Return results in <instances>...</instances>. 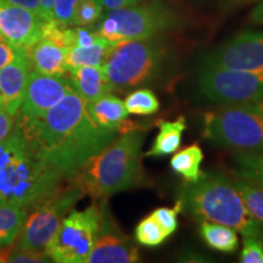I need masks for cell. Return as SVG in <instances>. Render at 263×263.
<instances>
[{"mask_svg":"<svg viewBox=\"0 0 263 263\" xmlns=\"http://www.w3.org/2000/svg\"><path fill=\"white\" fill-rule=\"evenodd\" d=\"M15 127L37 155L61 172L66 179L118 136L117 130L99 127L91 120L85 101L71 90L39 117L17 116Z\"/></svg>","mask_w":263,"mask_h":263,"instance_id":"cell-1","label":"cell"},{"mask_svg":"<svg viewBox=\"0 0 263 263\" xmlns=\"http://www.w3.org/2000/svg\"><path fill=\"white\" fill-rule=\"evenodd\" d=\"M66 180L64 174L33 151L16 127L0 141V202L31 210Z\"/></svg>","mask_w":263,"mask_h":263,"instance_id":"cell-2","label":"cell"},{"mask_svg":"<svg viewBox=\"0 0 263 263\" xmlns=\"http://www.w3.org/2000/svg\"><path fill=\"white\" fill-rule=\"evenodd\" d=\"M144 139L145 134L141 129L117 136L72 179L94 200H105L114 194L144 185L147 182L141 163Z\"/></svg>","mask_w":263,"mask_h":263,"instance_id":"cell-3","label":"cell"},{"mask_svg":"<svg viewBox=\"0 0 263 263\" xmlns=\"http://www.w3.org/2000/svg\"><path fill=\"white\" fill-rule=\"evenodd\" d=\"M183 210L196 221H207L230 227L242 236L263 241V227L250 216L232 178L222 173L202 172L196 182L179 189Z\"/></svg>","mask_w":263,"mask_h":263,"instance_id":"cell-4","label":"cell"},{"mask_svg":"<svg viewBox=\"0 0 263 263\" xmlns=\"http://www.w3.org/2000/svg\"><path fill=\"white\" fill-rule=\"evenodd\" d=\"M168 65V49L159 37L115 43L103 68L114 89L154 84L162 77Z\"/></svg>","mask_w":263,"mask_h":263,"instance_id":"cell-5","label":"cell"},{"mask_svg":"<svg viewBox=\"0 0 263 263\" xmlns=\"http://www.w3.org/2000/svg\"><path fill=\"white\" fill-rule=\"evenodd\" d=\"M182 25V16L162 0L108 10L99 20L97 32L108 42L159 37Z\"/></svg>","mask_w":263,"mask_h":263,"instance_id":"cell-6","label":"cell"},{"mask_svg":"<svg viewBox=\"0 0 263 263\" xmlns=\"http://www.w3.org/2000/svg\"><path fill=\"white\" fill-rule=\"evenodd\" d=\"M203 137L240 154H263V117L252 104L222 105L203 116Z\"/></svg>","mask_w":263,"mask_h":263,"instance_id":"cell-7","label":"cell"},{"mask_svg":"<svg viewBox=\"0 0 263 263\" xmlns=\"http://www.w3.org/2000/svg\"><path fill=\"white\" fill-rule=\"evenodd\" d=\"M104 206L97 203L72 211L62 219L44 251L52 262L84 263L89 256L101 226Z\"/></svg>","mask_w":263,"mask_h":263,"instance_id":"cell-8","label":"cell"},{"mask_svg":"<svg viewBox=\"0 0 263 263\" xmlns=\"http://www.w3.org/2000/svg\"><path fill=\"white\" fill-rule=\"evenodd\" d=\"M70 182V185H61L50 196L32 207L18 235L17 248L45 249L49 240L60 227L62 219L85 195L80 184L72 178Z\"/></svg>","mask_w":263,"mask_h":263,"instance_id":"cell-9","label":"cell"},{"mask_svg":"<svg viewBox=\"0 0 263 263\" xmlns=\"http://www.w3.org/2000/svg\"><path fill=\"white\" fill-rule=\"evenodd\" d=\"M197 90L202 98L216 104L256 103L263 99V72L201 66Z\"/></svg>","mask_w":263,"mask_h":263,"instance_id":"cell-10","label":"cell"},{"mask_svg":"<svg viewBox=\"0 0 263 263\" xmlns=\"http://www.w3.org/2000/svg\"><path fill=\"white\" fill-rule=\"evenodd\" d=\"M201 66L263 72V32L242 31L203 59Z\"/></svg>","mask_w":263,"mask_h":263,"instance_id":"cell-11","label":"cell"},{"mask_svg":"<svg viewBox=\"0 0 263 263\" xmlns=\"http://www.w3.org/2000/svg\"><path fill=\"white\" fill-rule=\"evenodd\" d=\"M140 261L138 246L118 228L104 206L101 226L85 263H134Z\"/></svg>","mask_w":263,"mask_h":263,"instance_id":"cell-12","label":"cell"},{"mask_svg":"<svg viewBox=\"0 0 263 263\" xmlns=\"http://www.w3.org/2000/svg\"><path fill=\"white\" fill-rule=\"evenodd\" d=\"M71 90L73 89L68 78L65 76L55 77L31 70L27 89L17 116L24 118L42 116L61 101Z\"/></svg>","mask_w":263,"mask_h":263,"instance_id":"cell-13","label":"cell"},{"mask_svg":"<svg viewBox=\"0 0 263 263\" xmlns=\"http://www.w3.org/2000/svg\"><path fill=\"white\" fill-rule=\"evenodd\" d=\"M45 21L29 10L0 0V38L27 52L41 41Z\"/></svg>","mask_w":263,"mask_h":263,"instance_id":"cell-14","label":"cell"},{"mask_svg":"<svg viewBox=\"0 0 263 263\" xmlns=\"http://www.w3.org/2000/svg\"><path fill=\"white\" fill-rule=\"evenodd\" d=\"M31 65L27 52L0 68V107L17 117L24 101Z\"/></svg>","mask_w":263,"mask_h":263,"instance_id":"cell-15","label":"cell"},{"mask_svg":"<svg viewBox=\"0 0 263 263\" xmlns=\"http://www.w3.org/2000/svg\"><path fill=\"white\" fill-rule=\"evenodd\" d=\"M66 54L67 49L45 38H41L27 51L32 71L55 77H61L68 72Z\"/></svg>","mask_w":263,"mask_h":263,"instance_id":"cell-16","label":"cell"},{"mask_svg":"<svg viewBox=\"0 0 263 263\" xmlns=\"http://www.w3.org/2000/svg\"><path fill=\"white\" fill-rule=\"evenodd\" d=\"M72 89L84 101H91L114 90L110 81L99 66H81L68 71Z\"/></svg>","mask_w":263,"mask_h":263,"instance_id":"cell-17","label":"cell"},{"mask_svg":"<svg viewBox=\"0 0 263 263\" xmlns=\"http://www.w3.org/2000/svg\"><path fill=\"white\" fill-rule=\"evenodd\" d=\"M85 110L99 127L118 132V127L129 114L123 101L116 95L108 93L91 101H85Z\"/></svg>","mask_w":263,"mask_h":263,"instance_id":"cell-18","label":"cell"},{"mask_svg":"<svg viewBox=\"0 0 263 263\" xmlns=\"http://www.w3.org/2000/svg\"><path fill=\"white\" fill-rule=\"evenodd\" d=\"M159 134L154 140L153 146L145 153V157H162L176 153L182 143L184 130L186 129L185 118L180 116L176 121H157Z\"/></svg>","mask_w":263,"mask_h":263,"instance_id":"cell-19","label":"cell"},{"mask_svg":"<svg viewBox=\"0 0 263 263\" xmlns=\"http://www.w3.org/2000/svg\"><path fill=\"white\" fill-rule=\"evenodd\" d=\"M115 43L100 37L89 47H73L68 49L66 54L67 70L81 67V66H99L101 67L106 59L108 51Z\"/></svg>","mask_w":263,"mask_h":263,"instance_id":"cell-20","label":"cell"},{"mask_svg":"<svg viewBox=\"0 0 263 263\" xmlns=\"http://www.w3.org/2000/svg\"><path fill=\"white\" fill-rule=\"evenodd\" d=\"M232 180L250 216L263 227V186L240 172Z\"/></svg>","mask_w":263,"mask_h":263,"instance_id":"cell-21","label":"cell"},{"mask_svg":"<svg viewBox=\"0 0 263 263\" xmlns=\"http://www.w3.org/2000/svg\"><path fill=\"white\" fill-rule=\"evenodd\" d=\"M27 215L28 210L0 202V250L14 245Z\"/></svg>","mask_w":263,"mask_h":263,"instance_id":"cell-22","label":"cell"},{"mask_svg":"<svg viewBox=\"0 0 263 263\" xmlns=\"http://www.w3.org/2000/svg\"><path fill=\"white\" fill-rule=\"evenodd\" d=\"M200 235L209 248L216 251L230 254L239 246L236 230L218 223L203 221L200 224Z\"/></svg>","mask_w":263,"mask_h":263,"instance_id":"cell-23","label":"cell"},{"mask_svg":"<svg viewBox=\"0 0 263 263\" xmlns=\"http://www.w3.org/2000/svg\"><path fill=\"white\" fill-rule=\"evenodd\" d=\"M203 154L201 147L193 144L183 150L178 151L171 159V168L174 173L179 174L186 183L196 182L201 176V167Z\"/></svg>","mask_w":263,"mask_h":263,"instance_id":"cell-24","label":"cell"},{"mask_svg":"<svg viewBox=\"0 0 263 263\" xmlns=\"http://www.w3.org/2000/svg\"><path fill=\"white\" fill-rule=\"evenodd\" d=\"M127 112L138 116H149L159 111L160 101L149 88H140L129 93L123 101Z\"/></svg>","mask_w":263,"mask_h":263,"instance_id":"cell-25","label":"cell"},{"mask_svg":"<svg viewBox=\"0 0 263 263\" xmlns=\"http://www.w3.org/2000/svg\"><path fill=\"white\" fill-rule=\"evenodd\" d=\"M134 235H136L137 242L147 248H157L168 238V235L163 232L159 223L151 216L138 223Z\"/></svg>","mask_w":263,"mask_h":263,"instance_id":"cell-26","label":"cell"},{"mask_svg":"<svg viewBox=\"0 0 263 263\" xmlns=\"http://www.w3.org/2000/svg\"><path fill=\"white\" fill-rule=\"evenodd\" d=\"M104 6L100 0H80L76 9L73 25L88 27L99 22L103 17Z\"/></svg>","mask_w":263,"mask_h":263,"instance_id":"cell-27","label":"cell"},{"mask_svg":"<svg viewBox=\"0 0 263 263\" xmlns=\"http://www.w3.org/2000/svg\"><path fill=\"white\" fill-rule=\"evenodd\" d=\"M182 202L180 200H177L176 205L171 209L170 207H160V209L154 210L150 216L159 223L163 232L170 236L178 228V213L182 212Z\"/></svg>","mask_w":263,"mask_h":263,"instance_id":"cell-28","label":"cell"},{"mask_svg":"<svg viewBox=\"0 0 263 263\" xmlns=\"http://www.w3.org/2000/svg\"><path fill=\"white\" fill-rule=\"evenodd\" d=\"M240 173L245 174L263 186V154H241L235 159Z\"/></svg>","mask_w":263,"mask_h":263,"instance_id":"cell-29","label":"cell"},{"mask_svg":"<svg viewBox=\"0 0 263 263\" xmlns=\"http://www.w3.org/2000/svg\"><path fill=\"white\" fill-rule=\"evenodd\" d=\"M51 261L44 250L21 249L15 246L11 254L6 255L5 262L10 263H38Z\"/></svg>","mask_w":263,"mask_h":263,"instance_id":"cell-30","label":"cell"},{"mask_svg":"<svg viewBox=\"0 0 263 263\" xmlns=\"http://www.w3.org/2000/svg\"><path fill=\"white\" fill-rule=\"evenodd\" d=\"M80 0H55L52 21L64 26L73 25V17Z\"/></svg>","mask_w":263,"mask_h":263,"instance_id":"cell-31","label":"cell"},{"mask_svg":"<svg viewBox=\"0 0 263 263\" xmlns=\"http://www.w3.org/2000/svg\"><path fill=\"white\" fill-rule=\"evenodd\" d=\"M240 262L263 263V241L261 239L245 236L241 254H240Z\"/></svg>","mask_w":263,"mask_h":263,"instance_id":"cell-32","label":"cell"},{"mask_svg":"<svg viewBox=\"0 0 263 263\" xmlns=\"http://www.w3.org/2000/svg\"><path fill=\"white\" fill-rule=\"evenodd\" d=\"M24 54H26L25 50L16 48L14 45L10 44V43L5 42L4 39L0 38V68L9 65L10 62L16 60V59Z\"/></svg>","mask_w":263,"mask_h":263,"instance_id":"cell-33","label":"cell"},{"mask_svg":"<svg viewBox=\"0 0 263 263\" xmlns=\"http://www.w3.org/2000/svg\"><path fill=\"white\" fill-rule=\"evenodd\" d=\"M15 128V117L0 107V141L8 138Z\"/></svg>","mask_w":263,"mask_h":263,"instance_id":"cell-34","label":"cell"},{"mask_svg":"<svg viewBox=\"0 0 263 263\" xmlns=\"http://www.w3.org/2000/svg\"><path fill=\"white\" fill-rule=\"evenodd\" d=\"M3 2L9 3V4L21 6V8H25L29 10V11L34 12L35 15H38L39 17H42V9H41V3L39 0H3ZM44 21V20H43Z\"/></svg>","mask_w":263,"mask_h":263,"instance_id":"cell-35","label":"cell"},{"mask_svg":"<svg viewBox=\"0 0 263 263\" xmlns=\"http://www.w3.org/2000/svg\"><path fill=\"white\" fill-rule=\"evenodd\" d=\"M103 3L104 9L112 10L118 8H126V6L136 5L138 3H141L143 0H100Z\"/></svg>","mask_w":263,"mask_h":263,"instance_id":"cell-36","label":"cell"},{"mask_svg":"<svg viewBox=\"0 0 263 263\" xmlns=\"http://www.w3.org/2000/svg\"><path fill=\"white\" fill-rule=\"evenodd\" d=\"M42 9V17L45 22L52 21V8H54L55 0H39Z\"/></svg>","mask_w":263,"mask_h":263,"instance_id":"cell-37","label":"cell"},{"mask_svg":"<svg viewBox=\"0 0 263 263\" xmlns=\"http://www.w3.org/2000/svg\"><path fill=\"white\" fill-rule=\"evenodd\" d=\"M250 21L255 25L263 26V0L259 2V4L251 11V14H250Z\"/></svg>","mask_w":263,"mask_h":263,"instance_id":"cell-38","label":"cell"},{"mask_svg":"<svg viewBox=\"0 0 263 263\" xmlns=\"http://www.w3.org/2000/svg\"><path fill=\"white\" fill-rule=\"evenodd\" d=\"M251 104H252V106L255 107V110L257 111V112L263 117V99L256 101V103H251Z\"/></svg>","mask_w":263,"mask_h":263,"instance_id":"cell-39","label":"cell"},{"mask_svg":"<svg viewBox=\"0 0 263 263\" xmlns=\"http://www.w3.org/2000/svg\"><path fill=\"white\" fill-rule=\"evenodd\" d=\"M252 2H262V0H252Z\"/></svg>","mask_w":263,"mask_h":263,"instance_id":"cell-40","label":"cell"}]
</instances>
